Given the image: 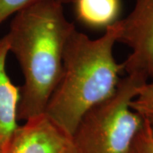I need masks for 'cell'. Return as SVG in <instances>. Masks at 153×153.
I'll return each instance as SVG.
<instances>
[{
	"mask_svg": "<svg viewBox=\"0 0 153 153\" xmlns=\"http://www.w3.org/2000/svg\"><path fill=\"white\" fill-rule=\"evenodd\" d=\"M128 153H153V138L151 124L145 120Z\"/></svg>",
	"mask_w": 153,
	"mask_h": 153,
	"instance_id": "30bf717a",
	"label": "cell"
},
{
	"mask_svg": "<svg viewBox=\"0 0 153 153\" xmlns=\"http://www.w3.org/2000/svg\"><path fill=\"white\" fill-rule=\"evenodd\" d=\"M75 30L64 5L56 2L38 3L13 16L5 36L24 76L19 121L44 114L60 78L66 45Z\"/></svg>",
	"mask_w": 153,
	"mask_h": 153,
	"instance_id": "6da1fadb",
	"label": "cell"
},
{
	"mask_svg": "<svg viewBox=\"0 0 153 153\" xmlns=\"http://www.w3.org/2000/svg\"><path fill=\"white\" fill-rule=\"evenodd\" d=\"M133 111L150 124L153 123V81L145 82L130 103Z\"/></svg>",
	"mask_w": 153,
	"mask_h": 153,
	"instance_id": "ba28073f",
	"label": "cell"
},
{
	"mask_svg": "<svg viewBox=\"0 0 153 153\" xmlns=\"http://www.w3.org/2000/svg\"><path fill=\"white\" fill-rule=\"evenodd\" d=\"M10 53L5 35L0 38V142L4 146L18 127L20 88L15 85L6 71Z\"/></svg>",
	"mask_w": 153,
	"mask_h": 153,
	"instance_id": "8992f818",
	"label": "cell"
},
{
	"mask_svg": "<svg viewBox=\"0 0 153 153\" xmlns=\"http://www.w3.org/2000/svg\"><path fill=\"white\" fill-rule=\"evenodd\" d=\"M120 33L118 20L98 38L76 29L68 39L60 78L44 114L71 138L82 116L117 90L123 65L117 62L113 49Z\"/></svg>",
	"mask_w": 153,
	"mask_h": 153,
	"instance_id": "7a4b0ae2",
	"label": "cell"
},
{
	"mask_svg": "<svg viewBox=\"0 0 153 153\" xmlns=\"http://www.w3.org/2000/svg\"><path fill=\"white\" fill-rule=\"evenodd\" d=\"M120 22L118 42L131 50L122 63L123 71L147 82L153 77V0H135L131 12Z\"/></svg>",
	"mask_w": 153,
	"mask_h": 153,
	"instance_id": "277c9868",
	"label": "cell"
},
{
	"mask_svg": "<svg viewBox=\"0 0 153 153\" xmlns=\"http://www.w3.org/2000/svg\"><path fill=\"white\" fill-rule=\"evenodd\" d=\"M0 153H4V145L0 142Z\"/></svg>",
	"mask_w": 153,
	"mask_h": 153,
	"instance_id": "8fae6325",
	"label": "cell"
},
{
	"mask_svg": "<svg viewBox=\"0 0 153 153\" xmlns=\"http://www.w3.org/2000/svg\"><path fill=\"white\" fill-rule=\"evenodd\" d=\"M151 130H152V135L153 138V123L152 124H151Z\"/></svg>",
	"mask_w": 153,
	"mask_h": 153,
	"instance_id": "7c38bea8",
	"label": "cell"
},
{
	"mask_svg": "<svg viewBox=\"0 0 153 153\" xmlns=\"http://www.w3.org/2000/svg\"><path fill=\"white\" fill-rule=\"evenodd\" d=\"M73 0H0V25L9 17L29 6L42 2H56L61 4H72Z\"/></svg>",
	"mask_w": 153,
	"mask_h": 153,
	"instance_id": "9c48e42d",
	"label": "cell"
},
{
	"mask_svg": "<svg viewBox=\"0 0 153 153\" xmlns=\"http://www.w3.org/2000/svg\"><path fill=\"white\" fill-rule=\"evenodd\" d=\"M145 82L127 75L112 96L82 116L72 134L75 153L128 152L145 123L130 103Z\"/></svg>",
	"mask_w": 153,
	"mask_h": 153,
	"instance_id": "3957f363",
	"label": "cell"
},
{
	"mask_svg": "<svg viewBox=\"0 0 153 153\" xmlns=\"http://www.w3.org/2000/svg\"><path fill=\"white\" fill-rule=\"evenodd\" d=\"M77 21L88 27L106 29L119 19L121 0H73Z\"/></svg>",
	"mask_w": 153,
	"mask_h": 153,
	"instance_id": "52a82bcc",
	"label": "cell"
},
{
	"mask_svg": "<svg viewBox=\"0 0 153 153\" xmlns=\"http://www.w3.org/2000/svg\"><path fill=\"white\" fill-rule=\"evenodd\" d=\"M4 153H75L72 138L45 114L18 125Z\"/></svg>",
	"mask_w": 153,
	"mask_h": 153,
	"instance_id": "5b68a950",
	"label": "cell"
}]
</instances>
